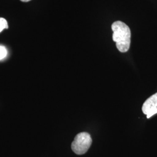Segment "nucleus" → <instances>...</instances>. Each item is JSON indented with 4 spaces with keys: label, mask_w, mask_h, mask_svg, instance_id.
Masks as SVG:
<instances>
[{
    "label": "nucleus",
    "mask_w": 157,
    "mask_h": 157,
    "mask_svg": "<svg viewBox=\"0 0 157 157\" xmlns=\"http://www.w3.org/2000/svg\"><path fill=\"white\" fill-rule=\"evenodd\" d=\"M7 55V50L5 47L0 45V60L3 59Z\"/></svg>",
    "instance_id": "obj_5"
},
{
    "label": "nucleus",
    "mask_w": 157,
    "mask_h": 157,
    "mask_svg": "<svg viewBox=\"0 0 157 157\" xmlns=\"http://www.w3.org/2000/svg\"><path fill=\"white\" fill-rule=\"evenodd\" d=\"M8 28V22L4 18L0 17V33L5 29Z\"/></svg>",
    "instance_id": "obj_4"
},
{
    "label": "nucleus",
    "mask_w": 157,
    "mask_h": 157,
    "mask_svg": "<svg viewBox=\"0 0 157 157\" xmlns=\"http://www.w3.org/2000/svg\"><path fill=\"white\" fill-rule=\"evenodd\" d=\"M92 144V139L87 132H82L76 135L74 139L71 148L78 155L84 154L88 151Z\"/></svg>",
    "instance_id": "obj_2"
},
{
    "label": "nucleus",
    "mask_w": 157,
    "mask_h": 157,
    "mask_svg": "<svg viewBox=\"0 0 157 157\" xmlns=\"http://www.w3.org/2000/svg\"><path fill=\"white\" fill-rule=\"evenodd\" d=\"M21 1H22L23 2H28V1H30V0H21Z\"/></svg>",
    "instance_id": "obj_6"
},
{
    "label": "nucleus",
    "mask_w": 157,
    "mask_h": 157,
    "mask_svg": "<svg viewBox=\"0 0 157 157\" xmlns=\"http://www.w3.org/2000/svg\"><path fill=\"white\" fill-rule=\"evenodd\" d=\"M112 39L116 43L118 50L126 52L129 50L131 41V32L129 26L121 21L115 22L112 25Z\"/></svg>",
    "instance_id": "obj_1"
},
{
    "label": "nucleus",
    "mask_w": 157,
    "mask_h": 157,
    "mask_svg": "<svg viewBox=\"0 0 157 157\" xmlns=\"http://www.w3.org/2000/svg\"><path fill=\"white\" fill-rule=\"evenodd\" d=\"M142 111L149 119L157 113V93L150 97L142 107Z\"/></svg>",
    "instance_id": "obj_3"
}]
</instances>
